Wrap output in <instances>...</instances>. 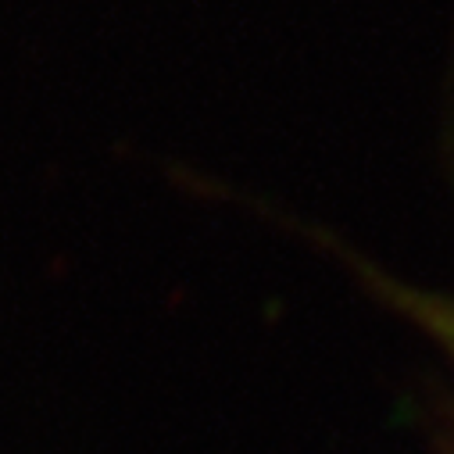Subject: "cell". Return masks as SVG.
<instances>
[{
  "label": "cell",
  "mask_w": 454,
  "mask_h": 454,
  "mask_svg": "<svg viewBox=\"0 0 454 454\" xmlns=\"http://www.w3.org/2000/svg\"><path fill=\"white\" fill-rule=\"evenodd\" d=\"M408 308H411V315L440 340V344L450 351V358H454V301H436V297L408 294Z\"/></svg>",
  "instance_id": "6da1fadb"
}]
</instances>
